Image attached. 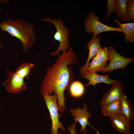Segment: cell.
Wrapping results in <instances>:
<instances>
[{"instance_id":"21","label":"cell","mask_w":134,"mask_h":134,"mask_svg":"<svg viewBox=\"0 0 134 134\" xmlns=\"http://www.w3.org/2000/svg\"><path fill=\"white\" fill-rule=\"evenodd\" d=\"M126 11L128 21L134 20V0H128L126 4Z\"/></svg>"},{"instance_id":"26","label":"cell","mask_w":134,"mask_h":134,"mask_svg":"<svg viewBox=\"0 0 134 134\" xmlns=\"http://www.w3.org/2000/svg\"><path fill=\"white\" fill-rule=\"evenodd\" d=\"M1 3V0H0V3Z\"/></svg>"},{"instance_id":"4","label":"cell","mask_w":134,"mask_h":134,"mask_svg":"<svg viewBox=\"0 0 134 134\" xmlns=\"http://www.w3.org/2000/svg\"><path fill=\"white\" fill-rule=\"evenodd\" d=\"M43 97L49 111L52 123L51 134H60L58 131L59 128L65 132L66 129L59 120L61 116L58 112L57 96L55 94H45L43 95Z\"/></svg>"},{"instance_id":"25","label":"cell","mask_w":134,"mask_h":134,"mask_svg":"<svg viewBox=\"0 0 134 134\" xmlns=\"http://www.w3.org/2000/svg\"><path fill=\"white\" fill-rule=\"evenodd\" d=\"M3 47V45L2 44L1 39L0 37V47L2 48Z\"/></svg>"},{"instance_id":"5","label":"cell","mask_w":134,"mask_h":134,"mask_svg":"<svg viewBox=\"0 0 134 134\" xmlns=\"http://www.w3.org/2000/svg\"><path fill=\"white\" fill-rule=\"evenodd\" d=\"M84 27L87 33L89 34L93 33V37L96 38L99 34L103 32L113 31L122 32L120 27H112L100 22L98 17L92 11L89 12L86 17Z\"/></svg>"},{"instance_id":"24","label":"cell","mask_w":134,"mask_h":134,"mask_svg":"<svg viewBox=\"0 0 134 134\" xmlns=\"http://www.w3.org/2000/svg\"><path fill=\"white\" fill-rule=\"evenodd\" d=\"M9 1L7 0H1V3L5 4H7L9 2Z\"/></svg>"},{"instance_id":"16","label":"cell","mask_w":134,"mask_h":134,"mask_svg":"<svg viewBox=\"0 0 134 134\" xmlns=\"http://www.w3.org/2000/svg\"><path fill=\"white\" fill-rule=\"evenodd\" d=\"M127 0H115L117 17L121 19L122 23L128 22L127 11L126 4Z\"/></svg>"},{"instance_id":"2","label":"cell","mask_w":134,"mask_h":134,"mask_svg":"<svg viewBox=\"0 0 134 134\" xmlns=\"http://www.w3.org/2000/svg\"><path fill=\"white\" fill-rule=\"evenodd\" d=\"M34 27V25L20 18H8L0 23V29L19 39L25 53L32 47L36 40Z\"/></svg>"},{"instance_id":"12","label":"cell","mask_w":134,"mask_h":134,"mask_svg":"<svg viewBox=\"0 0 134 134\" xmlns=\"http://www.w3.org/2000/svg\"><path fill=\"white\" fill-rule=\"evenodd\" d=\"M120 101L121 115L130 123L134 119V111L129 99L123 93L120 97Z\"/></svg>"},{"instance_id":"3","label":"cell","mask_w":134,"mask_h":134,"mask_svg":"<svg viewBox=\"0 0 134 134\" xmlns=\"http://www.w3.org/2000/svg\"><path fill=\"white\" fill-rule=\"evenodd\" d=\"M43 22H49L54 25L56 28V32L53 35L54 39L59 42V45L57 50L50 53L49 55L55 56L60 53L66 52L70 48L69 37L71 35L69 30L64 25V22L61 18H51L48 17L41 19Z\"/></svg>"},{"instance_id":"9","label":"cell","mask_w":134,"mask_h":134,"mask_svg":"<svg viewBox=\"0 0 134 134\" xmlns=\"http://www.w3.org/2000/svg\"><path fill=\"white\" fill-rule=\"evenodd\" d=\"M123 82L119 81L112 84L110 89L103 94L100 102L102 108L110 103L120 100L123 93Z\"/></svg>"},{"instance_id":"1","label":"cell","mask_w":134,"mask_h":134,"mask_svg":"<svg viewBox=\"0 0 134 134\" xmlns=\"http://www.w3.org/2000/svg\"><path fill=\"white\" fill-rule=\"evenodd\" d=\"M78 61L75 53L70 47L67 51L62 52L55 63L47 68L42 82L41 94L56 95L58 111L62 113L66 109L64 91L69 88L74 77L71 65L77 63Z\"/></svg>"},{"instance_id":"18","label":"cell","mask_w":134,"mask_h":134,"mask_svg":"<svg viewBox=\"0 0 134 134\" xmlns=\"http://www.w3.org/2000/svg\"><path fill=\"white\" fill-rule=\"evenodd\" d=\"M35 65L30 63H23L20 64L15 72L19 76L24 79L29 76L31 71Z\"/></svg>"},{"instance_id":"7","label":"cell","mask_w":134,"mask_h":134,"mask_svg":"<svg viewBox=\"0 0 134 134\" xmlns=\"http://www.w3.org/2000/svg\"><path fill=\"white\" fill-rule=\"evenodd\" d=\"M109 64L101 72L102 73L111 71L115 69L122 68L124 71L126 67L134 60V58H128L122 56L117 53L112 46L109 49Z\"/></svg>"},{"instance_id":"11","label":"cell","mask_w":134,"mask_h":134,"mask_svg":"<svg viewBox=\"0 0 134 134\" xmlns=\"http://www.w3.org/2000/svg\"><path fill=\"white\" fill-rule=\"evenodd\" d=\"M109 76L108 73L102 75H99L96 72H86L82 75L83 78L88 80V83L85 85L86 87L90 85L95 86L97 84L101 83L109 85L116 81L110 78Z\"/></svg>"},{"instance_id":"8","label":"cell","mask_w":134,"mask_h":134,"mask_svg":"<svg viewBox=\"0 0 134 134\" xmlns=\"http://www.w3.org/2000/svg\"><path fill=\"white\" fill-rule=\"evenodd\" d=\"M70 112L72 115L74 117V122H78L81 126L79 131L84 134L86 132V126H90L96 132V134H100V132L91 125L88 122V119L92 116L91 113L88 110L87 105L84 103L83 108L78 107L76 109L71 108Z\"/></svg>"},{"instance_id":"22","label":"cell","mask_w":134,"mask_h":134,"mask_svg":"<svg viewBox=\"0 0 134 134\" xmlns=\"http://www.w3.org/2000/svg\"><path fill=\"white\" fill-rule=\"evenodd\" d=\"M107 8L108 11L105 18V20L108 19L109 16L112 12L116 13L117 9L115 3V0H108Z\"/></svg>"},{"instance_id":"10","label":"cell","mask_w":134,"mask_h":134,"mask_svg":"<svg viewBox=\"0 0 134 134\" xmlns=\"http://www.w3.org/2000/svg\"><path fill=\"white\" fill-rule=\"evenodd\" d=\"M100 39L99 35L96 38L93 36L91 40L86 43L87 47L89 51V54L86 62L80 69V73L82 75L85 73L88 67L90 60L95 56L101 48L100 44Z\"/></svg>"},{"instance_id":"6","label":"cell","mask_w":134,"mask_h":134,"mask_svg":"<svg viewBox=\"0 0 134 134\" xmlns=\"http://www.w3.org/2000/svg\"><path fill=\"white\" fill-rule=\"evenodd\" d=\"M6 72L7 77L3 85L8 92L12 94H19L25 90L27 83L24 78L15 72L11 71L8 69H7Z\"/></svg>"},{"instance_id":"20","label":"cell","mask_w":134,"mask_h":134,"mask_svg":"<svg viewBox=\"0 0 134 134\" xmlns=\"http://www.w3.org/2000/svg\"><path fill=\"white\" fill-rule=\"evenodd\" d=\"M108 55V49L107 47H105L101 48L95 57L102 62L107 63L109 59Z\"/></svg>"},{"instance_id":"17","label":"cell","mask_w":134,"mask_h":134,"mask_svg":"<svg viewBox=\"0 0 134 134\" xmlns=\"http://www.w3.org/2000/svg\"><path fill=\"white\" fill-rule=\"evenodd\" d=\"M71 95L72 97L78 98L82 96L85 92V87L83 84L78 81L72 82L69 87Z\"/></svg>"},{"instance_id":"15","label":"cell","mask_w":134,"mask_h":134,"mask_svg":"<svg viewBox=\"0 0 134 134\" xmlns=\"http://www.w3.org/2000/svg\"><path fill=\"white\" fill-rule=\"evenodd\" d=\"M102 108V112L104 115L110 118L121 114L120 100L110 103Z\"/></svg>"},{"instance_id":"14","label":"cell","mask_w":134,"mask_h":134,"mask_svg":"<svg viewBox=\"0 0 134 134\" xmlns=\"http://www.w3.org/2000/svg\"><path fill=\"white\" fill-rule=\"evenodd\" d=\"M114 21L120 26L122 32L125 34L126 41L128 43H133L134 42V23H121L117 18H115Z\"/></svg>"},{"instance_id":"23","label":"cell","mask_w":134,"mask_h":134,"mask_svg":"<svg viewBox=\"0 0 134 134\" xmlns=\"http://www.w3.org/2000/svg\"><path fill=\"white\" fill-rule=\"evenodd\" d=\"M76 123L74 122L73 123L70 127H68L67 129L70 134H77L76 132L75 127Z\"/></svg>"},{"instance_id":"19","label":"cell","mask_w":134,"mask_h":134,"mask_svg":"<svg viewBox=\"0 0 134 134\" xmlns=\"http://www.w3.org/2000/svg\"><path fill=\"white\" fill-rule=\"evenodd\" d=\"M107 63H103L94 57L91 62L89 63L88 67L86 72H101L107 66Z\"/></svg>"},{"instance_id":"13","label":"cell","mask_w":134,"mask_h":134,"mask_svg":"<svg viewBox=\"0 0 134 134\" xmlns=\"http://www.w3.org/2000/svg\"><path fill=\"white\" fill-rule=\"evenodd\" d=\"M112 126L117 131L123 134H129L130 122L121 115L110 118Z\"/></svg>"}]
</instances>
